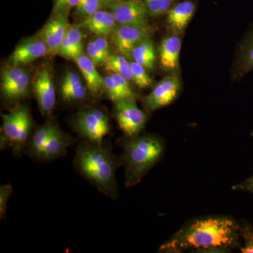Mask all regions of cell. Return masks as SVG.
Instances as JSON below:
<instances>
[{"label":"cell","instance_id":"22","mask_svg":"<svg viewBox=\"0 0 253 253\" xmlns=\"http://www.w3.org/2000/svg\"><path fill=\"white\" fill-rule=\"evenodd\" d=\"M30 81L29 73L27 71L19 81L1 92L3 99L8 104H12L26 97L29 92Z\"/></svg>","mask_w":253,"mask_h":253},{"label":"cell","instance_id":"26","mask_svg":"<svg viewBox=\"0 0 253 253\" xmlns=\"http://www.w3.org/2000/svg\"><path fill=\"white\" fill-rule=\"evenodd\" d=\"M132 81L141 89L151 87L154 84L152 79L146 72V68L134 61H129Z\"/></svg>","mask_w":253,"mask_h":253},{"label":"cell","instance_id":"27","mask_svg":"<svg viewBox=\"0 0 253 253\" xmlns=\"http://www.w3.org/2000/svg\"><path fill=\"white\" fill-rule=\"evenodd\" d=\"M26 72L27 71L23 66H11L5 69L1 76V92L19 81Z\"/></svg>","mask_w":253,"mask_h":253},{"label":"cell","instance_id":"10","mask_svg":"<svg viewBox=\"0 0 253 253\" xmlns=\"http://www.w3.org/2000/svg\"><path fill=\"white\" fill-rule=\"evenodd\" d=\"M118 24L148 27L147 16L149 14L146 6L134 0H121L110 7Z\"/></svg>","mask_w":253,"mask_h":253},{"label":"cell","instance_id":"32","mask_svg":"<svg viewBox=\"0 0 253 253\" xmlns=\"http://www.w3.org/2000/svg\"><path fill=\"white\" fill-rule=\"evenodd\" d=\"M13 187L11 184H1L0 186V219L4 220L6 217V210L10 196L12 194Z\"/></svg>","mask_w":253,"mask_h":253},{"label":"cell","instance_id":"33","mask_svg":"<svg viewBox=\"0 0 253 253\" xmlns=\"http://www.w3.org/2000/svg\"><path fill=\"white\" fill-rule=\"evenodd\" d=\"M86 50V54L96 66L104 64V63L106 62V59H105L103 54L100 52L96 46L95 45L94 41H91L88 43Z\"/></svg>","mask_w":253,"mask_h":253},{"label":"cell","instance_id":"18","mask_svg":"<svg viewBox=\"0 0 253 253\" xmlns=\"http://www.w3.org/2000/svg\"><path fill=\"white\" fill-rule=\"evenodd\" d=\"M59 127L56 123L50 121L37 127L32 131L25 152L26 151L32 159L39 161L43 148L49 140L50 136Z\"/></svg>","mask_w":253,"mask_h":253},{"label":"cell","instance_id":"28","mask_svg":"<svg viewBox=\"0 0 253 253\" xmlns=\"http://www.w3.org/2000/svg\"><path fill=\"white\" fill-rule=\"evenodd\" d=\"M104 6L101 0H81L76 6V13L83 18L89 17Z\"/></svg>","mask_w":253,"mask_h":253},{"label":"cell","instance_id":"37","mask_svg":"<svg viewBox=\"0 0 253 253\" xmlns=\"http://www.w3.org/2000/svg\"><path fill=\"white\" fill-rule=\"evenodd\" d=\"M101 2L103 3L104 6H109L111 7L113 4H116V3L119 2L121 0H101Z\"/></svg>","mask_w":253,"mask_h":253},{"label":"cell","instance_id":"29","mask_svg":"<svg viewBox=\"0 0 253 253\" xmlns=\"http://www.w3.org/2000/svg\"><path fill=\"white\" fill-rule=\"evenodd\" d=\"M172 0H146V7L150 14L160 16L171 9Z\"/></svg>","mask_w":253,"mask_h":253},{"label":"cell","instance_id":"25","mask_svg":"<svg viewBox=\"0 0 253 253\" xmlns=\"http://www.w3.org/2000/svg\"><path fill=\"white\" fill-rule=\"evenodd\" d=\"M239 231L241 240L240 251L242 253H253V225L249 221H239Z\"/></svg>","mask_w":253,"mask_h":253},{"label":"cell","instance_id":"31","mask_svg":"<svg viewBox=\"0 0 253 253\" xmlns=\"http://www.w3.org/2000/svg\"><path fill=\"white\" fill-rule=\"evenodd\" d=\"M111 76H112L113 80H114L118 87H119L124 99H130V98L136 99V93L134 92V91L131 88L128 80L116 73H111Z\"/></svg>","mask_w":253,"mask_h":253},{"label":"cell","instance_id":"24","mask_svg":"<svg viewBox=\"0 0 253 253\" xmlns=\"http://www.w3.org/2000/svg\"><path fill=\"white\" fill-rule=\"evenodd\" d=\"M81 28L78 25H70L66 35V40L72 51L73 60H76L83 54V36Z\"/></svg>","mask_w":253,"mask_h":253},{"label":"cell","instance_id":"30","mask_svg":"<svg viewBox=\"0 0 253 253\" xmlns=\"http://www.w3.org/2000/svg\"><path fill=\"white\" fill-rule=\"evenodd\" d=\"M104 82V91L106 92L108 99L111 100L113 103L120 101V100L124 99L122 93L111 75L105 76Z\"/></svg>","mask_w":253,"mask_h":253},{"label":"cell","instance_id":"16","mask_svg":"<svg viewBox=\"0 0 253 253\" xmlns=\"http://www.w3.org/2000/svg\"><path fill=\"white\" fill-rule=\"evenodd\" d=\"M61 97L63 102L75 104L86 98V89L78 73L68 71L65 74L61 85Z\"/></svg>","mask_w":253,"mask_h":253},{"label":"cell","instance_id":"14","mask_svg":"<svg viewBox=\"0 0 253 253\" xmlns=\"http://www.w3.org/2000/svg\"><path fill=\"white\" fill-rule=\"evenodd\" d=\"M78 25L96 36L106 37L112 34L118 23L112 11L101 9L89 17L83 18Z\"/></svg>","mask_w":253,"mask_h":253},{"label":"cell","instance_id":"15","mask_svg":"<svg viewBox=\"0 0 253 253\" xmlns=\"http://www.w3.org/2000/svg\"><path fill=\"white\" fill-rule=\"evenodd\" d=\"M82 75L85 80L88 91L94 98H98L104 91V78L96 70V66L87 55L82 54L75 60Z\"/></svg>","mask_w":253,"mask_h":253},{"label":"cell","instance_id":"3","mask_svg":"<svg viewBox=\"0 0 253 253\" xmlns=\"http://www.w3.org/2000/svg\"><path fill=\"white\" fill-rule=\"evenodd\" d=\"M118 144L123 148L120 157L125 169V186L127 189L139 184L162 161L166 151V141L155 134L126 137Z\"/></svg>","mask_w":253,"mask_h":253},{"label":"cell","instance_id":"1","mask_svg":"<svg viewBox=\"0 0 253 253\" xmlns=\"http://www.w3.org/2000/svg\"><path fill=\"white\" fill-rule=\"evenodd\" d=\"M239 221L228 215L193 218L161 245L159 253H228L240 249Z\"/></svg>","mask_w":253,"mask_h":253},{"label":"cell","instance_id":"36","mask_svg":"<svg viewBox=\"0 0 253 253\" xmlns=\"http://www.w3.org/2000/svg\"><path fill=\"white\" fill-rule=\"evenodd\" d=\"M231 189L234 191H244L253 194V174L244 181L234 184Z\"/></svg>","mask_w":253,"mask_h":253},{"label":"cell","instance_id":"6","mask_svg":"<svg viewBox=\"0 0 253 253\" xmlns=\"http://www.w3.org/2000/svg\"><path fill=\"white\" fill-rule=\"evenodd\" d=\"M113 116L120 129L127 138L134 137L144 130L149 115L138 107L136 99H125L113 103Z\"/></svg>","mask_w":253,"mask_h":253},{"label":"cell","instance_id":"20","mask_svg":"<svg viewBox=\"0 0 253 253\" xmlns=\"http://www.w3.org/2000/svg\"><path fill=\"white\" fill-rule=\"evenodd\" d=\"M253 71V29L249 32L240 47L236 75L241 77Z\"/></svg>","mask_w":253,"mask_h":253},{"label":"cell","instance_id":"4","mask_svg":"<svg viewBox=\"0 0 253 253\" xmlns=\"http://www.w3.org/2000/svg\"><path fill=\"white\" fill-rule=\"evenodd\" d=\"M0 150L11 149L13 156L21 157L26 151L33 131V119L27 106H16L7 114L1 115Z\"/></svg>","mask_w":253,"mask_h":253},{"label":"cell","instance_id":"19","mask_svg":"<svg viewBox=\"0 0 253 253\" xmlns=\"http://www.w3.org/2000/svg\"><path fill=\"white\" fill-rule=\"evenodd\" d=\"M195 4L185 1L171 8L168 12V22L174 33H181L185 30L194 14Z\"/></svg>","mask_w":253,"mask_h":253},{"label":"cell","instance_id":"23","mask_svg":"<svg viewBox=\"0 0 253 253\" xmlns=\"http://www.w3.org/2000/svg\"><path fill=\"white\" fill-rule=\"evenodd\" d=\"M105 69L111 73H116L126 78L129 81H132L130 64L128 59L122 54H111L104 63Z\"/></svg>","mask_w":253,"mask_h":253},{"label":"cell","instance_id":"35","mask_svg":"<svg viewBox=\"0 0 253 253\" xmlns=\"http://www.w3.org/2000/svg\"><path fill=\"white\" fill-rule=\"evenodd\" d=\"M93 41H94L95 45L99 50L100 52L103 54L105 59L107 60L111 54H110L109 44L106 38L105 37L98 36Z\"/></svg>","mask_w":253,"mask_h":253},{"label":"cell","instance_id":"5","mask_svg":"<svg viewBox=\"0 0 253 253\" xmlns=\"http://www.w3.org/2000/svg\"><path fill=\"white\" fill-rule=\"evenodd\" d=\"M72 126L81 139L94 142L104 141L111 129L107 113L99 108L79 111L73 118Z\"/></svg>","mask_w":253,"mask_h":253},{"label":"cell","instance_id":"11","mask_svg":"<svg viewBox=\"0 0 253 253\" xmlns=\"http://www.w3.org/2000/svg\"><path fill=\"white\" fill-rule=\"evenodd\" d=\"M49 54L47 46L41 37L33 38L16 48L10 56V63L11 66H23Z\"/></svg>","mask_w":253,"mask_h":253},{"label":"cell","instance_id":"2","mask_svg":"<svg viewBox=\"0 0 253 253\" xmlns=\"http://www.w3.org/2000/svg\"><path fill=\"white\" fill-rule=\"evenodd\" d=\"M73 167L82 177L94 186L101 194L113 200L119 196L116 172L122 166L121 157L103 142L84 140L78 143Z\"/></svg>","mask_w":253,"mask_h":253},{"label":"cell","instance_id":"17","mask_svg":"<svg viewBox=\"0 0 253 253\" xmlns=\"http://www.w3.org/2000/svg\"><path fill=\"white\" fill-rule=\"evenodd\" d=\"M181 47V40L179 36H168L163 40L158 53L160 64L164 71L171 72L177 68Z\"/></svg>","mask_w":253,"mask_h":253},{"label":"cell","instance_id":"7","mask_svg":"<svg viewBox=\"0 0 253 253\" xmlns=\"http://www.w3.org/2000/svg\"><path fill=\"white\" fill-rule=\"evenodd\" d=\"M179 78L169 76L154 86L153 90L142 99L143 107L147 113L157 111L172 104L180 91Z\"/></svg>","mask_w":253,"mask_h":253},{"label":"cell","instance_id":"12","mask_svg":"<svg viewBox=\"0 0 253 253\" xmlns=\"http://www.w3.org/2000/svg\"><path fill=\"white\" fill-rule=\"evenodd\" d=\"M68 11H63L50 20L42 31L41 38L46 43L49 53L58 54L60 45L67 33Z\"/></svg>","mask_w":253,"mask_h":253},{"label":"cell","instance_id":"34","mask_svg":"<svg viewBox=\"0 0 253 253\" xmlns=\"http://www.w3.org/2000/svg\"><path fill=\"white\" fill-rule=\"evenodd\" d=\"M81 0H55L54 9L55 14H59L63 11H68L73 7H76Z\"/></svg>","mask_w":253,"mask_h":253},{"label":"cell","instance_id":"13","mask_svg":"<svg viewBox=\"0 0 253 253\" xmlns=\"http://www.w3.org/2000/svg\"><path fill=\"white\" fill-rule=\"evenodd\" d=\"M74 143L71 136L61 130V128H58L43 148L39 162H53L66 156L68 148Z\"/></svg>","mask_w":253,"mask_h":253},{"label":"cell","instance_id":"21","mask_svg":"<svg viewBox=\"0 0 253 253\" xmlns=\"http://www.w3.org/2000/svg\"><path fill=\"white\" fill-rule=\"evenodd\" d=\"M131 59L148 70H154L156 63V54L154 43L147 39L139 43L134 48Z\"/></svg>","mask_w":253,"mask_h":253},{"label":"cell","instance_id":"9","mask_svg":"<svg viewBox=\"0 0 253 253\" xmlns=\"http://www.w3.org/2000/svg\"><path fill=\"white\" fill-rule=\"evenodd\" d=\"M33 92L42 116H49L56 105V89L52 76L47 68H42L33 79Z\"/></svg>","mask_w":253,"mask_h":253},{"label":"cell","instance_id":"8","mask_svg":"<svg viewBox=\"0 0 253 253\" xmlns=\"http://www.w3.org/2000/svg\"><path fill=\"white\" fill-rule=\"evenodd\" d=\"M115 46L121 54L131 59L134 48L139 43L149 39V28L132 25L118 24L111 35Z\"/></svg>","mask_w":253,"mask_h":253}]
</instances>
